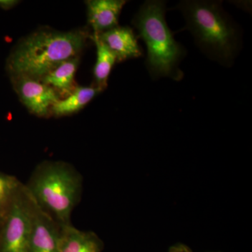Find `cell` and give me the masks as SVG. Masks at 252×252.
I'll list each match as a JSON object with an SVG mask.
<instances>
[{
  "label": "cell",
  "mask_w": 252,
  "mask_h": 252,
  "mask_svg": "<svg viewBox=\"0 0 252 252\" xmlns=\"http://www.w3.org/2000/svg\"><path fill=\"white\" fill-rule=\"evenodd\" d=\"M86 31L60 32L42 30L18 43L7 60L11 77H26L41 80L64 61L79 57L85 48Z\"/></svg>",
  "instance_id": "cell-1"
},
{
  "label": "cell",
  "mask_w": 252,
  "mask_h": 252,
  "mask_svg": "<svg viewBox=\"0 0 252 252\" xmlns=\"http://www.w3.org/2000/svg\"><path fill=\"white\" fill-rule=\"evenodd\" d=\"M24 185L37 207L60 226L72 224L71 216L83 190V178L75 167L66 162L45 160Z\"/></svg>",
  "instance_id": "cell-2"
},
{
  "label": "cell",
  "mask_w": 252,
  "mask_h": 252,
  "mask_svg": "<svg viewBox=\"0 0 252 252\" xmlns=\"http://www.w3.org/2000/svg\"><path fill=\"white\" fill-rule=\"evenodd\" d=\"M199 48L223 65L233 64L240 46L238 26L225 14L220 1H182L177 5Z\"/></svg>",
  "instance_id": "cell-3"
},
{
  "label": "cell",
  "mask_w": 252,
  "mask_h": 252,
  "mask_svg": "<svg viewBox=\"0 0 252 252\" xmlns=\"http://www.w3.org/2000/svg\"><path fill=\"white\" fill-rule=\"evenodd\" d=\"M165 11V1L149 0L141 6L132 23L147 46L146 66L152 79L179 81L184 77L179 65L186 51L167 26Z\"/></svg>",
  "instance_id": "cell-4"
},
{
  "label": "cell",
  "mask_w": 252,
  "mask_h": 252,
  "mask_svg": "<svg viewBox=\"0 0 252 252\" xmlns=\"http://www.w3.org/2000/svg\"><path fill=\"white\" fill-rule=\"evenodd\" d=\"M34 212L35 203L23 184L2 219L0 252H28Z\"/></svg>",
  "instance_id": "cell-5"
},
{
  "label": "cell",
  "mask_w": 252,
  "mask_h": 252,
  "mask_svg": "<svg viewBox=\"0 0 252 252\" xmlns=\"http://www.w3.org/2000/svg\"><path fill=\"white\" fill-rule=\"evenodd\" d=\"M15 90L28 110L40 117L51 114L54 104L61 99L52 88L41 80L26 77L12 78Z\"/></svg>",
  "instance_id": "cell-6"
},
{
  "label": "cell",
  "mask_w": 252,
  "mask_h": 252,
  "mask_svg": "<svg viewBox=\"0 0 252 252\" xmlns=\"http://www.w3.org/2000/svg\"><path fill=\"white\" fill-rule=\"evenodd\" d=\"M62 228L35 204L28 252H59Z\"/></svg>",
  "instance_id": "cell-7"
},
{
  "label": "cell",
  "mask_w": 252,
  "mask_h": 252,
  "mask_svg": "<svg viewBox=\"0 0 252 252\" xmlns=\"http://www.w3.org/2000/svg\"><path fill=\"white\" fill-rule=\"evenodd\" d=\"M97 34L116 56L117 63L143 56L135 33L130 28L118 26Z\"/></svg>",
  "instance_id": "cell-8"
},
{
  "label": "cell",
  "mask_w": 252,
  "mask_h": 252,
  "mask_svg": "<svg viewBox=\"0 0 252 252\" xmlns=\"http://www.w3.org/2000/svg\"><path fill=\"white\" fill-rule=\"evenodd\" d=\"M126 1L90 0L86 1L88 19L94 33L101 34L117 27L119 16Z\"/></svg>",
  "instance_id": "cell-9"
},
{
  "label": "cell",
  "mask_w": 252,
  "mask_h": 252,
  "mask_svg": "<svg viewBox=\"0 0 252 252\" xmlns=\"http://www.w3.org/2000/svg\"><path fill=\"white\" fill-rule=\"evenodd\" d=\"M104 243L93 231L78 229L72 224L62 228L59 252H102Z\"/></svg>",
  "instance_id": "cell-10"
},
{
  "label": "cell",
  "mask_w": 252,
  "mask_h": 252,
  "mask_svg": "<svg viewBox=\"0 0 252 252\" xmlns=\"http://www.w3.org/2000/svg\"><path fill=\"white\" fill-rule=\"evenodd\" d=\"M79 64V57L67 60L46 74L41 81L52 88L61 99L70 94L74 88V77Z\"/></svg>",
  "instance_id": "cell-11"
},
{
  "label": "cell",
  "mask_w": 252,
  "mask_h": 252,
  "mask_svg": "<svg viewBox=\"0 0 252 252\" xmlns=\"http://www.w3.org/2000/svg\"><path fill=\"white\" fill-rule=\"evenodd\" d=\"M102 91L96 86H76L67 96L54 104L51 114L56 117H64L79 112Z\"/></svg>",
  "instance_id": "cell-12"
},
{
  "label": "cell",
  "mask_w": 252,
  "mask_h": 252,
  "mask_svg": "<svg viewBox=\"0 0 252 252\" xmlns=\"http://www.w3.org/2000/svg\"><path fill=\"white\" fill-rule=\"evenodd\" d=\"M90 38L95 44L96 63L94 74L96 86L104 91L107 86L109 75L114 64L117 62V58L109 48L101 40L98 34L94 33Z\"/></svg>",
  "instance_id": "cell-13"
},
{
  "label": "cell",
  "mask_w": 252,
  "mask_h": 252,
  "mask_svg": "<svg viewBox=\"0 0 252 252\" xmlns=\"http://www.w3.org/2000/svg\"><path fill=\"white\" fill-rule=\"evenodd\" d=\"M23 184L14 176L0 172V218H4Z\"/></svg>",
  "instance_id": "cell-14"
},
{
  "label": "cell",
  "mask_w": 252,
  "mask_h": 252,
  "mask_svg": "<svg viewBox=\"0 0 252 252\" xmlns=\"http://www.w3.org/2000/svg\"><path fill=\"white\" fill-rule=\"evenodd\" d=\"M18 2L16 0H0V8L5 10L12 9Z\"/></svg>",
  "instance_id": "cell-15"
},
{
  "label": "cell",
  "mask_w": 252,
  "mask_h": 252,
  "mask_svg": "<svg viewBox=\"0 0 252 252\" xmlns=\"http://www.w3.org/2000/svg\"><path fill=\"white\" fill-rule=\"evenodd\" d=\"M168 252H193L191 251L189 247L187 245H183V244H179V245H174L172 248H170Z\"/></svg>",
  "instance_id": "cell-16"
},
{
  "label": "cell",
  "mask_w": 252,
  "mask_h": 252,
  "mask_svg": "<svg viewBox=\"0 0 252 252\" xmlns=\"http://www.w3.org/2000/svg\"><path fill=\"white\" fill-rule=\"evenodd\" d=\"M1 223H2V219L0 218V230H1Z\"/></svg>",
  "instance_id": "cell-17"
}]
</instances>
